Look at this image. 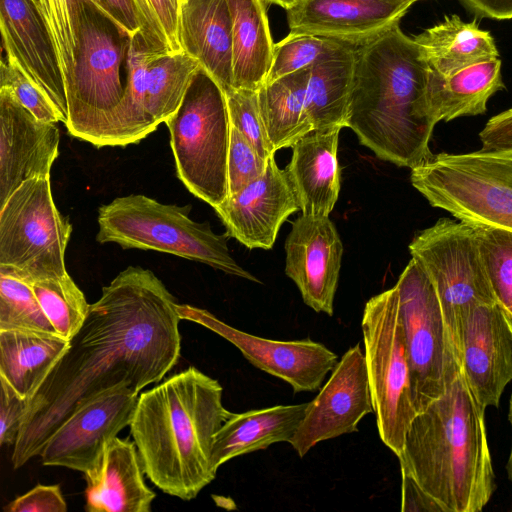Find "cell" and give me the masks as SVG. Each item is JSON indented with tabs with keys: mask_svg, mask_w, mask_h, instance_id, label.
<instances>
[{
	"mask_svg": "<svg viewBox=\"0 0 512 512\" xmlns=\"http://www.w3.org/2000/svg\"><path fill=\"white\" fill-rule=\"evenodd\" d=\"M177 300L149 269L129 266L90 304L69 347L29 401L13 445L14 469L39 456L55 430L84 402L117 387L139 393L178 363Z\"/></svg>",
	"mask_w": 512,
	"mask_h": 512,
	"instance_id": "1",
	"label": "cell"
},
{
	"mask_svg": "<svg viewBox=\"0 0 512 512\" xmlns=\"http://www.w3.org/2000/svg\"><path fill=\"white\" fill-rule=\"evenodd\" d=\"M429 71L420 47L399 24L355 48L346 127L379 159L412 169L433 155Z\"/></svg>",
	"mask_w": 512,
	"mask_h": 512,
	"instance_id": "2",
	"label": "cell"
},
{
	"mask_svg": "<svg viewBox=\"0 0 512 512\" xmlns=\"http://www.w3.org/2000/svg\"><path fill=\"white\" fill-rule=\"evenodd\" d=\"M218 380L194 366L140 394L130 433L144 473L164 493L192 500L216 477L214 439L232 412Z\"/></svg>",
	"mask_w": 512,
	"mask_h": 512,
	"instance_id": "3",
	"label": "cell"
},
{
	"mask_svg": "<svg viewBox=\"0 0 512 512\" xmlns=\"http://www.w3.org/2000/svg\"><path fill=\"white\" fill-rule=\"evenodd\" d=\"M484 412L461 373L408 428L401 472L445 512H479L496 489Z\"/></svg>",
	"mask_w": 512,
	"mask_h": 512,
	"instance_id": "4",
	"label": "cell"
},
{
	"mask_svg": "<svg viewBox=\"0 0 512 512\" xmlns=\"http://www.w3.org/2000/svg\"><path fill=\"white\" fill-rule=\"evenodd\" d=\"M190 210V205L164 204L142 194L117 197L98 210L96 241L173 254L259 283L232 257L227 235L192 220Z\"/></svg>",
	"mask_w": 512,
	"mask_h": 512,
	"instance_id": "5",
	"label": "cell"
},
{
	"mask_svg": "<svg viewBox=\"0 0 512 512\" xmlns=\"http://www.w3.org/2000/svg\"><path fill=\"white\" fill-rule=\"evenodd\" d=\"M432 207L477 227L512 232V147L439 153L411 169Z\"/></svg>",
	"mask_w": 512,
	"mask_h": 512,
	"instance_id": "6",
	"label": "cell"
},
{
	"mask_svg": "<svg viewBox=\"0 0 512 512\" xmlns=\"http://www.w3.org/2000/svg\"><path fill=\"white\" fill-rule=\"evenodd\" d=\"M180 181L213 208L228 198L231 121L226 94L202 68L165 122Z\"/></svg>",
	"mask_w": 512,
	"mask_h": 512,
	"instance_id": "7",
	"label": "cell"
},
{
	"mask_svg": "<svg viewBox=\"0 0 512 512\" xmlns=\"http://www.w3.org/2000/svg\"><path fill=\"white\" fill-rule=\"evenodd\" d=\"M129 38L92 3L80 20L71 82L66 90L70 135L100 148L108 146L111 118L124 93L121 67Z\"/></svg>",
	"mask_w": 512,
	"mask_h": 512,
	"instance_id": "8",
	"label": "cell"
},
{
	"mask_svg": "<svg viewBox=\"0 0 512 512\" xmlns=\"http://www.w3.org/2000/svg\"><path fill=\"white\" fill-rule=\"evenodd\" d=\"M409 251L434 286L461 360L463 326L470 310L498 303L483 261L479 228L440 218L414 236Z\"/></svg>",
	"mask_w": 512,
	"mask_h": 512,
	"instance_id": "9",
	"label": "cell"
},
{
	"mask_svg": "<svg viewBox=\"0 0 512 512\" xmlns=\"http://www.w3.org/2000/svg\"><path fill=\"white\" fill-rule=\"evenodd\" d=\"M361 328L378 433L398 457L417 411L395 285L367 301Z\"/></svg>",
	"mask_w": 512,
	"mask_h": 512,
	"instance_id": "10",
	"label": "cell"
},
{
	"mask_svg": "<svg viewBox=\"0 0 512 512\" xmlns=\"http://www.w3.org/2000/svg\"><path fill=\"white\" fill-rule=\"evenodd\" d=\"M72 225L54 203L50 176L23 182L0 207V273L28 283L68 274Z\"/></svg>",
	"mask_w": 512,
	"mask_h": 512,
	"instance_id": "11",
	"label": "cell"
},
{
	"mask_svg": "<svg viewBox=\"0 0 512 512\" xmlns=\"http://www.w3.org/2000/svg\"><path fill=\"white\" fill-rule=\"evenodd\" d=\"M395 287L417 414L461 374V360L430 279L411 258Z\"/></svg>",
	"mask_w": 512,
	"mask_h": 512,
	"instance_id": "12",
	"label": "cell"
},
{
	"mask_svg": "<svg viewBox=\"0 0 512 512\" xmlns=\"http://www.w3.org/2000/svg\"><path fill=\"white\" fill-rule=\"evenodd\" d=\"M177 312L181 320L198 323L232 343L250 364L287 382L294 393L320 389L339 361L337 354L310 338L279 341L251 335L188 304H178Z\"/></svg>",
	"mask_w": 512,
	"mask_h": 512,
	"instance_id": "13",
	"label": "cell"
},
{
	"mask_svg": "<svg viewBox=\"0 0 512 512\" xmlns=\"http://www.w3.org/2000/svg\"><path fill=\"white\" fill-rule=\"evenodd\" d=\"M375 413L364 352L359 343L338 361L328 381L307 403L289 444L302 458L316 444L358 431L362 418Z\"/></svg>",
	"mask_w": 512,
	"mask_h": 512,
	"instance_id": "14",
	"label": "cell"
},
{
	"mask_svg": "<svg viewBox=\"0 0 512 512\" xmlns=\"http://www.w3.org/2000/svg\"><path fill=\"white\" fill-rule=\"evenodd\" d=\"M138 394L117 387L82 403L44 444L39 454L42 465L83 474L91 470L106 445L130 426Z\"/></svg>",
	"mask_w": 512,
	"mask_h": 512,
	"instance_id": "15",
	"label": "cell"
},
{
	"mask_svg": "<svg viewBox=\"0 0 512 512\" xmlns=\"http://www.w3.org/2000/svg\"><path fill=\"white\" fill-rule=\"evenodd\" d=\"M285 274L303 302L317 313L334 314L343 245L329 216L301 214L285 241Z\"/></svg>",
	"mask_w": 512,
	"mask_h": 512,
	"instance_id": "16",
	"label": "cell"
},
{
	"mask_svg": "<svg viewBox=\"0 0 512 512\" xmlns=\"http://www.w3.org/2000/svg\"><path fill=\"white\" fill-rule=\"evenodd\" d=\"M411 0H302L286 10L289 31L363 46L395 25Z\"/></svg>",
	"mask_w": 512,
	"mask_h": 512,
	"instance_id": "17",
	"label": "cell"
},
{
	"mask_svg": "<svg viewBox=\"0 0 512 512\" xmlns=\"http://www.w3.org/2000/svg\"><path fill=\"white\" fill-rule=\"evenodd\" d=\"M56 124L38 119L0 88V207L26 180L50 176L59 154Z\"/></svg>",
	"mask_w": 512,
	"mask_h": 512,
	"instance_id": "18",
	"label": "cell"
},
{
	"mask_svg": "<svg viewBox=\"0 0 512 512\" xmlns=\"http://www.w3.org/2000/svg\"><path fill=\"white\" fill-rule=\"evenodd\" d=\"M461 373L477 403L498 407L512 381V334L498 303L470 310L461 338Z\"/></svg>",
	"mask_w": 512,
	"mask_h": 512,
	"instance_id": "19",
	"label": "cell"
},
{
	"mask_svg": "<svg viewBox=\"0 0 512 512\" xmlns=\"http://www.w3.org/2000/svg\"><path fill=\"white\" fill-rule=\"evenodd\" d=\"M226 235L249 249H271L283 222L299 210L284 169L274 155L264 174L214 208Z\"/></svg>",
	"mask_w": 512,
	"mask_h": 512,
	"instance_id": "20",
	"label": "cell"
},
{
	"mask_svg": "<svg viewBox=\"0 0 512 512\" xmlns=\"http://www.w3.org/2000/svg\"><path fill=\"white\" fill-rule=\"evenodd\" d=\"M5 59L15 63L68 121V101L56 51L33 0H0Z\"/></svg>",
	"mask_w": 512,
	"mask_h": 512,
	"instance_id": "21",
	"label": "cell"
},
{
	"mask_svg": "<svg viewBox=\"0 0 512 512\" xmlns=\"http://www.w3.org/2000/svg\"><path fill=\"white\" fill-rule=\"evenodd\" d=\"M134 441L113 438L98 463L84 473L88 512H150L156 497L145 483Z\"/></svg>",
	"mask_w": 512,
	"mask_h": 512,
	"instance_id": "22",
	"label": "cell"
},
{
	"mask_svg": "<svg viewBox=\"0 0 512 512\" xmlns=\"http://www.w3.org/2000/svg\"><path fill=\"white\" fill-rule=\"evenodd\" d=\"M341 128L312 130L291 148L284 169L301 214L329 216L338 200L341 172L337 160Z\"/></svg>",
	"mask_w": 512,
	"mask_h": 512,
	"instance_id": "23",
	"label": "cell"
},
{
	"mask_svg": "<svg viewBox=\"0 0 512 512\" xmlns=\"http://www.w3.org/2000/svg\"><path fill=\"white\" fill-rule=\"evenodd\" d=\"M183 50L223 88L232 89V20L227 0H182Z\"/></svg>",
	"mask_w": 512,
	"mask_h": 512,
	"instance_id": "24",
	"label": "cell"
},
{
	"mask_svg": "<svg viewBox=\"0 0 512 512\" xmlns=\"http://www.w3.org/2000/svg\"><path fill=\"white\" fill-rule=\"evenodd\" d=\"M307 403L232 413L217 432L212 463L215 470L232 458L290 442L303 417Z\"/></svg>",
	"mask_w": 512,
	"mask_h": 512,
	"instance_id": "25",
	"label": "cell"
},
{
	"mask_svg": "<svg viewBox=\"0 0 512 512\" xmlns=\"http://www.w3.org/2000/svg\"><path fill=\"white\" fill-rule=\"evenodd\" d=\"M504 88L499 58L471 65L449 77L430 69L426 91L428 116L436 125L439 121L482 115L491 96Z\"/></svg>",
	"mask_w": 512,
	"mask_h": 512,
	"instance_id": "26",
	"label": "cell"
},
{
	"mask_svg": "<svg viewBox=\"0 0 512 512\" xmlns=\"http://www.w3.org/2000/svg\"><path fill=\"white\" fill-rule=\"evenodd\" d=\"M68 347L58 334L0 330V378L30 401Z\"/></svg>",
	"mask_w": 512,
	"mask_h": 512,
	"instance_id": "27",
	"label": "cell"
},
{
	"mask_svg": "<svg viewBox=\"0 0 512 512\" xmlns=\"http://www.w3.org/2000/svg\"><path fill=\"white\" fill-rule=\"evenodd\" d=\"M232 20V88L258 90L266 81L274 43L263 0H227Z\"/></svg>",
	"mask_w": 512,
	"mask_h": 512,
	"instance_id": "28",
	"label": "cell"
},
{
	"mask_svg": "<svg viewBox=\"0 0 512 512\" xmlns=\"http://www.w3.org/2000/svg\"><path fill=\"white\" fill-rule=\"evenodd\" d=\"M413 39L429 68L442 77L499 58L490 32L480 29L476 21L464 22L457 15L446 16Z\"/></svg>",
	"mask_w": 512,
	"mask_h": 512,
	"instance_id": "29",
	"label": "cell"
},
{
	"mask_svg": "<svg viewBox=\"0 0 512 512\" xmlns=\"http://www.w3.org/2000/svg\"><path fill=\"white\" fill-rule=\"evenodd\" d=\"M355 47L343 45L310 67L306 111L313 130L346 127Z\"/></svg>",
	"mask_w": 512,
	"mask_h": 512,
	"instance_id": "30",
	"label": "cell"
},
{
	"mask_svg": "<svg viewBox=\"0 0 512 512\" xmlns=\"http://www.w3.org/2000/svg\"><path fill=\"white\" fill-rule=\"evenodd\" d=\"M310 67L264 83L257 91L260 114L275 151L292 147L313 130L306 111Z\"/></svg>",
	"mask_w": 512,
	"mask_h": 512,
	"instance_id": "31",
	"label": "cell"
},
{
	"mask_svg": "<svg viewBox=\"0 0 512 512\" xmlns=\"http://www.w3.org/2000/svg\"><path fill=\"white\" fill-rule=\"evenodd\" d=\"M161 54L148 49L140 34L129 38L124 93L111 118L108 146L138 143L158 127L147 112L146 94L149 66Z\"/></svg>",
	"mask_w": 512,
	"mask_h": 512,
	"instance_id": "32",
	"label": "cell"
},
{
	"mask_svg": "<svg viewBox=\"0 0 512 512\" xmlns=\"http://www.w3.org/2000/svg\"><path fill=\"white\" fill-rule=\"evenodd\" d=\"M203 68L187 52L161 54L148 69L146 108L158 126L179 108L195 76Z\"/></svg>",
	"mask_w": 512,
	"mask_h": 512,
	"instance_id": "33",
	"label": "cell"
},
{
	"mask_svg": "<svg viewBox=\"0 0 512 512\" xmlns=\"http://www.w3.org/2000/svg\"><path fill=\"white\" fill-rule=\"evenodd\" d=\"M33 292L52 327L67 340L79 331L90 308L69 274L31 283Z\"/></svg>",
	"mask_w": 512,
	"mask_h": 512,
	"instance_id": "34",
	"label": "cell"
},
{
	"mask_svg": "<svg viewBox=\"0 0 512 512\" xmlns=\"http://www.w3.org/2000/svg\"><path fill=\"white\" fill-rule=\"evenodd\" d=\"M88 2L102 13L96 0H36L34 2L54 45L66 90L71 82L75 65L81 15Z\"/></svg>",
	"mask_w": 512,
	"mask_h": 512,
	"instance_id": "35",
	"label": "cell"
},
{
	"mask_svg": "<svg viewBox=\"0 0 512 512\" xmlns=\"http://www.w3.org/2000/svg\"><path fill=\"white\" fill-rule=\"evenodd\" d=\"M57 334L44 314L30 283L0 273V330Z\"/></svg>",
	"mask_w": 512,
	"mask_h": 512,
	"instance_id": "36",
	"label": "cell"
},
{
	"mask_svg": "<svg viewBox=\"0 0 512 512\" xmlns=\"http://www.w3.org/2000/svg\"><path fill=\"white\" fill-rule=\"evenodd\" d=\"M182 0H132L141 36L148 49L173 54L183 52L180 38Z\"/></svg>",
	"mask_w": 512,
	"mask_h": 512,
	"instance_id": "37",
	"label": "cell"
},
{
	"mask_svg": "<svg viewBox=\"0 0 512 512\" xmlns=\"http://www.w3.org/2000/svg\"><path fill=\"white\" fill-rule=\"evenodd\" d=\"M479 228L480 249L498 304L512 317V232Z\"/></svg>",
	"mask_w": 512,
	"mask_h": 512,
	"instance_id": "38",
	"label": "cell"
},
{
	"mask_svg": "<svg viewBox=\"0 0 512 512\" xmlns=\"http://www.w3.org/2000/svg\"><path fill=\"white\" fill-rule=\"evenodd\" d=\"M343 45L346 44L327 38L289 33L274 45L273 58L265 83L309 68L322 57Z\"/></svg>",
	"mask_w": 512,
	"mask_h": 512,
	"instance_id": "39",
	"label": "cell"
},
{
	"mask_svg": "<svg viewBox=\"0 0 512 512\" xmlns=\"http://www.w3.org/2000/svg\"><path fill=\"white\" fill-rule=\"evenodd\" d=\"M257 91L232 88L225 94L231 125L248 139L262 158L268 160L276 151L260 114Z\"/></svg>",
	"mask_w": 512,
	"mask_h": 512,
	"instance_id": "40",
	"label": "cell"
},
{
	"mask_svg": "<svg viewBox=\"0 0 512 512\" xmlns=\"http://www.w3.org/2000/svg\"><path fill=\"white\" fill-rule=\"evenodd\" d=\"M0 88L8 89L38 119L65 124V119L48 96L15 63L7 61L4 56L0 63Z\"/></svg>",
	"mask_w": 512,
	"mask_h": 512,
	"instance_id": "41",
	"label": "cell"
},
{
	"mask_svg": "<svg viewBox=\"0 0 512 512\" xmlns=\"http://www.w3.org/2000/svg\"><path fill=\"white\" fill-rule=\"evenodd\" d=\"M268 160L260 156L248 139L231 125L227 162L228 197L261 177Z\"/></svg>",
	"mask_w": 512,
	"mask_h": 512,
	"instance_id": "42",
	"label": "cell"
},
{
	"mask_svg": "<svg viewBox=\"0 0 512 512\" xmlns=\"http://www.w3.org/2000/svg\"><path fill=\"white\" fill-rule=\"evenodd\" d=\"M29 401L0 378V445H14Z\"/></svg>",
	"mask_w": 512,
	"mask_h": 512,
	"instance_id": "43",
	"label": "cell"
},
{
	"mask_svg": "<svg viewBox=\"0 0 512 512\" xmlns=\"http://www.w3.org/2000/svg\"><path fill=\"white\" fill-rule=\"evenodd\" d=\"M6 512H66L67 504L59 485L38 484L11 501Z\"/></svg>",
	"mask_w": 512,
	"mask_h": 512,
	"instance_id": "44",
	"label": "cell"
},
{
	"mask_svg": "<svg viewBox=\"0 0 512 512\" xmlns=\"http://www.w3.org/2000/svg\"><path fill=\"white\" fill-rule=\"evenodd\" d=\"M102 13L128 38L141 34L132 0H96Z\"/></svg>",
	"mask_w": 512,
	"mask_h": 512,
	"instance_id": "45",
	"label": "cell"
},
{
	"mask_svg": "<svg viewBox=\"0 0 512 512\" xmlns=\"http://www.w3.org/2000/svg\"><path fill=\"white\" fill-rule=\"evenodd\" d=\"M479 139L482 150L512 147V108L490 118Z\"/></svg>",
	"mask_w": 512,
	"mask_h": 512,
	"instance_id": "46",
	"label": "cell"
},
{
	"mask_svg": "<svg viewBox=\"0 0 512 512\" xmlns=\"http://www.w3.org/2000/svg\"><path fill=\"white\" fill-rule=\"evenodd\" d=\"M401 511L445 512L443 507L429 495L410 475L402 473Z\"/></svg>",
	"mask_w": 512,
	"mask_h": 512,
	"instance_id": "47",
	"label": "cell"
},
{
	"mask_svg": "<svg viewBox=\"0 0 512 512\" xmlns=\"http://www.w3.org/2000/svg\"><path fill=\"white\" fill-rule=\"evenodd\" d=\"M468 8L482 17L512 19V0H461Z\"/></svg>",
	"mask_w": 512,
	"mask_h": 512,
	"instance_id": "48",
	"label": "cell"
},
{
	"mask_svg": "<svg viewBox=\"0 0 512 512\" xmlns=\"http://www.w3.org/2000/svg\"><path fill=\"white\" fill-rule=\"evenodd\" d=\"M508 420L510 422L511 429H512V394H511L510 400H509ZM507 472H508V476H509L510 480L512 481V444H511L509 459L507 462Z\"/></svg>",
	"mask_w": 512,
	"mask_h": 512,
	"instance_id": "49",
	"label": "cell"
},
{
	"mask_svg": "<svg viewBox=\"0 0 512 512\" xmlns=\"http://www.w3.org/2000/svg\"><path fill=\"white\" fill-rule=\"evenodd\" d=\"M268 3L277 4L284 8L285 10H288L295 6L297 3H299L302 0H263Z\"/></svg>",
	"mask_w": 512,
	"mask_h": 512,
	"instance_id": "50",
	"label": "cell"
},
{
	"mask_svg": "<svg viewBox=\"0 0 512 512\" xmlns=\"http://www.w3.org/2000/svg\"><path fill=\"white\" fill-rule=\"evenodd\" d=\"M504 314V313H503ZM506 321H507V324L509 326V329L511 331V334H512V317H505Z\"/></svg>",
	"mask_w": 512,
	"mask_h": 512,
	"instance_id": "51",
	"label": "cell"
},
{
	"mask_svg": "<svg viewBox=\"0 0 512 512\" xmlns=\"http://www.w3.org/2000/svg\"><path fill=\"white\" fill-rule=\"evenodd\" d=\"M411 1H413L415 3L416 1H419V0H411Z\"/></svg>",
	"mask_w": 512,
	"mask_h": 512,
	"instance_id": "52",
	"label": "cell"
},
{
	"mask_svg": "<svg viewBox=\"0 0 512 512\" xmlns=\"http://www.w3.org/2000/svg\"><path fill=\"white\" fill-rule=\"evenodd\" d=\"M33 2H36V0H33Z\"/></svg>",
	"mask_w": 512,
	"mask_h": 512,
	"instance_id": "53",
	"label": "cell"
}]
</instances>
